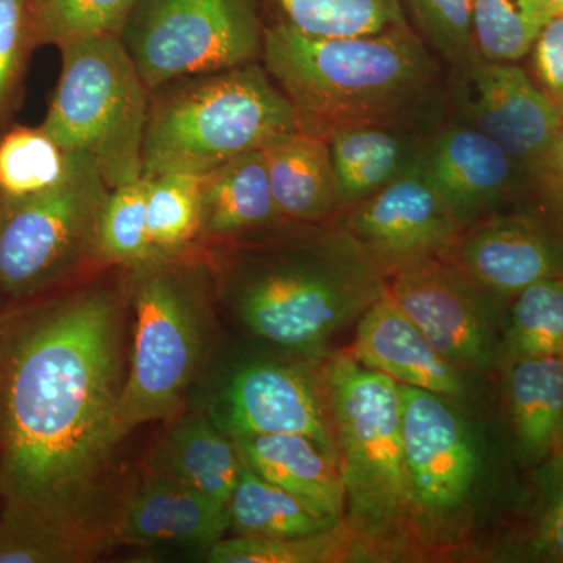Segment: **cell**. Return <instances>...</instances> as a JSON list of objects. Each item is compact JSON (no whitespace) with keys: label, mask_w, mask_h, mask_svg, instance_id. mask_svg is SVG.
I'll return each mask as SVG.
<instances>
[{"label":"cell","mask_w":563,"mask_h":563,"mask_svg":"<svg viewBox=\"0 0 563 563\" xmlns=\"http://www.w3.org/2000/svg\"><path fill=\"white\" fill-rule=\"evenodd\" d=\"M124 296L81 288L0 312L2 515L80 532L121 442Z\"/></svg>","instance_id":"1"},{"label":"cell","mask_w":563,"mask_h":563,"mask_svg":"<svg viewBox=\"0 0 563 563\" xmlns=\"http://www.w3.org/2000/svg\"><path fill=\"white\" fill-rule=\"evenodd\" d=\"M261 60L291 102L299 131L320 139L362 124L431 135L448 118L446 66L410 24L321 38L272 21Z\"/></svg>","instance_id":"2"},{"label":"cell","mask_w":563,"mask_h":563,"mask_svg":"<svg viewBox=\"0 0 563 563\" xmlns=\"http://www.w3.org/2000/svg\"><path fill=\"white\" fill-rule=\"evenodd\" d=\"M220 265L232 312L262 342L313 355L387 291L339 221L282 224L242 240Z\"/></svg>","instance_id":"3"},{"label":"cell","mask_w":563,"mask_h":563,"mask_svg":"<svg viewBox=\"0 0 563 563\" xmlns=\"http://www.w3.org/2000/svg\"><path fill=\"white\" fill-rule=\"evenodd\" d=\"M342 474L344 521L358 558L424 555L402 439L399 384L366 368L350 351L322 368Z\"/></svg>","instance_id":"4"},{"label":"cell","mask_w":563,"mask_h":563,"mask_svg":"<svg viewBox=\"0 0 563 563\" xmlns=\"http://www.w3.org/2000/svg\"><path fill=\"white\" fill-rule=\"evenodd\" d=\"M298 129L262 60L180 77L150 91L143 177L206 174Z\"/></svg>","instance_id":"5"},{"label":"cell","mask_w":563,"mask_h":563,"mask_svg":"<svg viewBox=\"0 0 563 563\" xmlns=\"http://www.w3.org/2000/svg\"><path fill=\"white\" fill-rule=\"evenodd\" d=\"M125 272L135 331L118 412L122 439L144 422L180 412L206 351L210 279L190 251Z\"/></svg>","instance_id":"6"},{"label":"cell","mask_w":563,"mask_h":563,"mask_svg":"<svg viewBox=\"0 0 563 563\" xmlns=\"http://www.w3.org/2000/svg\"><path fill=\"white\" fill-rule=\"evenodd\" d=\"M62 74L41 128L98 166L110 190L143 177L150 90L121 36L65 44Z\"/></svg>","instance_id":"7"},{"label":"cell","mask_w":563,"mask_h":563,"mask_svg":"<svg viewBox=\"0 0 563 563\" xmlns=\"http://www.w3.org/2000/svg\"><path fill=\"white\" fill-rule=\"evenodd\" d=\"M110 187L76 154L65 180L21 199H0V298L25 302L96 262V233Z\"/></svg>","instance_id":"8"},{"label":"cell","mask_w":563,"mask_h":563,"mask_svg":"<svg viewBox=\"0 0 563 563\" xmlns=\"http://www.w3.org/2000/svg\"><path fill=\"white\" fill-rule=\"evenodd\" d=\"M404 453L424 554L450 548L473 523L487 474L484 446L462 404L399 384Z\"/></svg>","instance_id":"9"},{"label":"cell","mask_w":563,"mask_h":563,"mask_svg":"<svg viewBox=\"0 0 563 563\" xmlns=\"http://www.w3.org/2000/svg\"><path fill=\"white\" fill-rule=\"evenodd\" d=\"M265 29L262 0H140L121 40L152 91L261 60Z\"/></svg>","instance_id":"10"},{"label":"cell","mask_w":563,"mask_h":563,"mask_svg":"<svg viewBox=\"0 0 563 563\" xmlns=\"http://www.w3.org/2000/svg\"><path fill=\"white\" fill-rule=\"evenodd\" d=\"M201 412L231 439L296 433L339 462L324 376L309 363L269 357L233 363L210 380Z\"/></svg>","instance_id":"11"},{"label":"cell","mask_w":563,"mask_h":563,"mask_svg":"<svg viewBox=\"0 0 563 563\" xmlns=\"http://www.w3.org/2000/svg\"><path fill=\"white\" fill-rule=\"evenodd\" d=\"M387 291L448 362L470 376L501 363L507 303L435 257L387 279Z\"/></svg>","instance_id":"12"},{"label":"cell","mask_w":563,"mask_h":563,"mask_svg":"<svg viewBox=\"0 0 563 563\" xmlns=\"http://www.w3.org/2000/svg\"><path fill=\"white\" fill-rule=\"evenodd\" d=\"M440 258L509 303L537 282L563 276V207L536 187L463 228Z\"/></svg>","instance_id":"13"},{"label":"cell","mask_w":563,"mask_h":563,"mask_svg":"<svg viewBox=\"0 0 563 563\" xmlns=\"http://www.w3.org/2000/svg\"><path fill=\"white\" fill-rule=\"evenodd\" d=\"M448 118L484 133L533 177L561 131L563 118L518 63L481 55L446 69Z\"/></svg>","instance_id":"14"},{"label":"cell","mask_w":563,"mask_h":563,"mask_svg":"<svg viewBox=\"0 0 563 563\" xmlns=\"http://www.w3.org/2000/svg\"><path fill=\"white\" fill-rule=\"evenodd\" d=\"M385 280L440 257L462 228L435 190L422 158L410 172L335 218Z\"/></svg>","instance_id":"15"},{"label":"cell","mask_w":563,"mask_h":563,"mask_svg":"<svg viewBox=\"0 0 563 563\" xmlns=\"http://www.w3.org/2000/svg\"><path fill=\"white\" fill-rule=\"evenodd\" d=\"M422 165L462 229L514 206L536 188L529 173L499 144L453 118L429 135Z\"/></svg>","instance_id":"16"},{"label":"cell","mask_w":563,"mask_h":563,"mask_svg":"<svg viewBox=\"0 0 563 563\" xmlns=\"http://www.w3.org/2000/svg\"><path fill=\"white\" fill-rule=\"evenodd\" d=\"M350 352L366 368L398 384L437 393L462 406L472 399L473 376L448 362L388 291L357 321Z\"/></svg>","instance_id":"17"},{"label":"cell","mask_w":563,"mask_h":563,"mask_svg":"<svg viewBox=\"0 0 563 563\" xmlns=\"http://www.w3.org/2000/svg\"><path fill=\"white\" fill-rule=\"evenodd\" d=\"M229 529V506L152 473L125 504L111 532L122 543L209 551Z\"/></svg>","instance_id":"18"},{"label":"cell","mask_w":563,"mask_h":563,"mask_svg":"<svg viewBox=\"0 0 563 563\" xmlns=\"http://www.w3.org/2000/svg\"><path fill=\"white\" fill-rule=\"evenodd\" d=\"M499 366L514 455L533 470L551 455L563 453V357L525 355Z\"/></svg>","instance_id":"19"},{"label":"cell","mask_w":563,"mask_h":563,"mask_svg":"<svg viewBox=\"0 0 563 563\" xmlns=\"http://www.w3.org/2000/svg\"><path fill=\"white\" fill-rule=\"evenodd\" d=\"M428 133L387 124L340 129L325 139L331 151L340 213L399 179L421 162Z\"/></svg>","instance_id":"20"},{"label":"cell","mask_w":563,"mask_h":563,"mask_svg":"<svg viewBox=\"0 0 563 563\" xmlns=\"http://www.w3.org/2000/svg\"><path fill=\"white\" fill-rule=\"evenodd\" d=\"M243 462L263 479L296 496L314 514L344 520L346 496L339 462L317 443L296 433L232 439Z\"/></svg>","instance_id":"21"},{"label":"cell","mask_w":563,"mask_h":563,"mask_svg":"<svg viewBox=\"0 0 563 563\" xmlns=\"http://www.w3.org/2000/svg\"><path fill=\"white\" fill-rule=\"evenodd\" d=\"M282 224L262 150L202 174L201 239L242 242Z\"/></svg>","instance_id":"22"},{"label":"cell","mask_w":563,"mask_h":563,"mask_svg":"<svg viewBox=\"0 0 563 563\" xmlns=\"http://www.w3.org/2000/svg\"><path fill=\"white\" fill-rule=\"evenodd\" d=\"M274 202L292 224H321L340 213L339 192L328 141L292 131L262 150Z\"/></svg>","instance_id":"23"},{"label":"cell","mask_w":563,"mask_h":563,"mask_svg":"<svg viewBox=\"0 0 563 563\" xmlns=\"http://www.w3.org/2000/svg\"><path fill=\"white\" fill-rule=\"evenodd\" d=\"M243 459L231 437L198 412L181 418L152 455V473L187 485L229 506Z\"/></svg>","instance_id":"24"},{"label":"cell","mask_w":563,"mask_h":563,"mask_svg":"<svg viewBox=\"0 0 563 563\" xmlns=\"http://www.w3.org/2000/svg\"><path fill=\"white\" fill-rule=\"evenodd\" d=\"M236 536L291 539L312 536L339 525L303 506L296 496L258 476L243 462L239 484L229 503Z\"/></svg>","instance_id":"25"},{"label":"cell","mask_w":563,"mask_h":563,"mask_svg":"<svg viewBox=\"0 0 563 563\" xmlns=\"http://www.w3.org/2000/svg\"><path fill=\"white\" fill-rule=\"evenodd\" d=\"M273 22L321 38L373 35L409 25L402 0H262Z\"/></svg>","instance_id":"26"},{"label":"cell","mask_w":563,"mask_h":563,"mask_svg":"<svg viewBox=\"0 0 563 563\" xmlns=\"http://www.w3.org/2000/svg\"><path fill=\"white\" fill-rule=\"evenodd\" d=\"M143 179L152 254L169 257L190 251L201 240L202 174L163 173Z\"/></svg>","instance_id":"27"},{"label":"cell","mask_w":563,"mask_h":563,"mask_svg":"<svg viewBox=\"0 0 563 563\" xmlns=\"http://www.w3.org/2000/svg\"><path fill=\"white\" fill-rule=\"evenodd\" d=\"M76 154L63 150L43 128L16 125L0 135V199H21L57 187Z\"/></svg>","instance_id":"28"},{"label":"cell","mask_w":563,"mask_h":563,"mask_svg":"<svg viewBox=\"0 0 563 563\" xmlns=\"http://www.w3.org/2000/svg\"><path fill=\"white\" fill-rule=\"evenodd\" d=\"M525 355L563 357V276L537 282L507 306L501 362Z\"/></svg>","instance_id":"29"},{"label":"cell","mask_w":563,"mask_h":563,"mask_svg":"<svg viewBox=\"0 0 563 563\" xmlns=\"http://www.w3.org/2000/svg\"><path fill=\"white\" fill-rule=\"evenodd\" d=\"M544 0H473V38L488 62L520 63L555 13Z\"/></svg>","instance_id":"30"},{"label":"cell","mask_w":563,"mask_h":563,"mask_svg":"<svg viewBox=\"0 0 563 563\" xmlns=\"http://www.w3.org/2000/svg\"><path fill=\"white\" fill-rule=\"evenodd\" d=\"M213 563H332L358 558L357 540L346 521L312 536L291 539L235 536L211 547Z\"/></svg>","instance_id":"31"},{"label":"cell","mask_w":563,"mask_h":563,"mask_svg":"<svg viewBox=\"0 0 563 563\" xmlns=\"http://www.w3.org/2000/svg\"><path fill=\"white\" fill-rule=\"evenodd\" d=\"M151 258L147 187L141 177L113 188L107 196L96 233V261L131 269Z\"/></svg>","instance_id":"32"},{"label":"cell","mask_w":563,"mask_h":563,"mask_svg":"<svg viewBox=\"0 0 563 563\" xmlns=\"http://www.w3.org/2000/svg\"><path fill=\"white\" fill-rule=\"evenodd\" d=\"M140 0H31L36 46L58 47L102 35L121 36Z\"/></svg>","instance_id":"33"},{"label":"cell","mask_w":563,"mask_h":563,"mask_svg":"<svg viewBox=\"0 0 563 563\" xmlns=\"http://www.w3.org/2000/svg\"><path fill=\"white\" fill-rule=\"evenodd\" d=\"M102 533L70 531L57 526L0 514V563H73L101 553Z\"/></svg>","instance_id":"34"},{"label":"cell","mask_w":563,"mask_h":563,"mask_svg":"<svg viewBox=\"0 0 563 563\" xmlns=\"http://www.w3.org/2000/svg\"><path fill=\"white\" fill-rule=\"evenodd\" d=\"M520 547L528 561L563 563V453L533 468L528 525Z\"/></svg>","instance_id":"35"},{"label":"cell","mask_w":563,"mask_h":563,"mask_svg":"<svg viewBox=\"0 0 563 563\" xmlns=\"http://www.w3.org/2000/svg\"><path fill=\"white\" fill-rule=\"evenodd\" d=\"M413 31L446 69L476 58L473 38V0H402Z\"/></svg>","instance_id":"36"},{"label":"cell","mask_w":563,"mask_h":563,"mask_svg":"<svg viewBox=\"0 0 563 563\" xmlns=\"http://www.w3.org/2000/svg\"><path fill=\"white\" fill-rule=\"evenodd\" d=\"M35 47L31 0H0V128L20 103L29 55Z\"/></svg>","instance_id":"37"},{"label":"cell","mask_w":563,"mask_h":563,"mask_svg":"<svg viewBox=\"0 0 563 563\" xmlns=\"http://www.w3.org/2000/svg\"><path fill=\"white\" fill-rule=\"evenodd\" d=\"M528 57L532 80L563 118V10L544 24Z\"/></svg>","instance_id":"38"},{"label":"cell","mask_w":563,"mask_h":563,"mask_svg":"<svg viewBox=\"0 0 563 563\" xmlns=\"http://www.w3.org/2000/svg\"><path fill=\"white\" fill-rule=\"evenodd\" d=\"M532 180L547 198L563 207V124Z\"/></svg>","instance_id":"39"},{"label":"cell","mask_w":563,"mask_h":563,"mask_svg":"<svg viewBox=\"0 0 563 563\" xmlns=\"http://www.w3.org/2000/svg\"><path fill=\"white\" fill-rule=\"evenodd\" d=\"M544 2L550 3V5H553L558 11L563 10V0H544Z\"/></svg>","instance_id":"40"},{"label":"cell","mask_w":563,"mask_h":563,"mask_svg":"<svg viewBox=\"0 0 563 563\" xmlns=\"http://www.w3.org/2000/svg\"><path fill=\"white\" fill-rule=\"evenodd\" d=\"M0 393H2V376H0Z\"/></svg>","instance_id":"41"},{"label":"cell","mask_w":563,"mask_h":563,"mask_svg":"<svg viewBox=\"0 0 563 563\" xmlns=\"http://www.w3.org/2000/svg\"><path fill=\"white\" fill-rule=\"evenodd\" d=\"M0 312H2V298H0Z\"/></svg>","instance_id":"42"}]
</instances>
